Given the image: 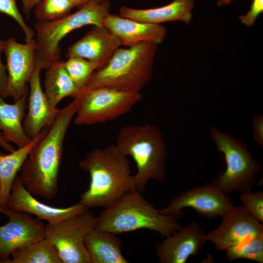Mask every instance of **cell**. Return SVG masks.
Segmentation results:
<instances>
[{
    "mask_svg": "<svg viewBox=\"0 0 263 263\" xmlns=\"http://www.w3.org/2000/svg\"><path fill=\"white\" fill-rule=\"evenodd\" d=\"M75 112V100L59 110L47 133L32 148L22 166L19 177L32 194L47 200L56 195L64 141Z\"/></svg>",
    "mask_w": 263,
    "mask_h": 263,
    "instance_id": "cell-1",
    "label": "cell"
},
{
    "mask_svg": "<svg viewBox=\"0 0 263 263\" xmlns=\"http://www.w3.org/2000/svg\"><path fill=\"white\" fill-rule=\"evenodd\" d=\"M79 167L90 177L89 188L79 201L88 208L105 207L134 188L129 161L115 144L90 151Z\"/></svg>",
    "mask_w": 263,
    "mask_h": 263,
    "instance_id": "cell-2",
    "label": "cell"
},
{
    "mask_svg": "<svg viewBox=\"0 0 263 263\" xmlns=\"http://www.w3.org/2000/svg\"><path fill=\"white\" fill-rule=\"evenodd\" d=\"M179 218L162 213L133 188L105 207L96 217L95 228L116 235L149 229L165 238L182 227Z\"/></svg>",
    "mask_w": 263,
    "mask_h": 263,
    "instance_id": "cell-3",
    "label": "cell"
},
{
    "mask_svg": "<svg viewBox=\"0 0 263 263\" xmlns=\"http://www.w3.org/2000/svg\"><path fill=\"white\" fill-rule=\"evenodd\" d=\"M115 145L134 161V187L138 191H144L150 180L164 181L168 151L158 127L149 124L125 126L119 130Z\"/></svg>",
    "mask_w": 263,
    "mask_h": 263,
    "instance_id": "cell-4",
    "label": "cell"
},
{
    "mask_svg": "<svg viewBox=\"0 0 263 263\" xmlns=\"http://www.w3.org/2000/svg\"><path fill=\"white\" fill-rule=\"evenodd\" d=\"M157 49V45L148 42L118 48L106 64L93 74L83 89L108 87L140 92L151 78Z\"/></svg>",
    "mask_w": 263,
    "mask_h": 263,
    "instance_id": "cell-5",
    "label": "cell"
},
{
    "mask_svg": "<svg viewBox=\"0 0 263 263\" xmlns=\"http://www.w3.org/2000/svg\"><path fill=\"white\" fill-rule=\"evenodd\" d=\"M108 0L91 1L76 12L58 20L38 22L34 25L36 61L46 70L61 57L60 42L71 32L82 27L104 26V20L110 14Z\"/></svg>",
    "mask_w": 263,
    "mask_h": 263,
    "instance_id": "cell-6",
    "label": "cell"
},
{
    "mask_svg": "<svg viewBox=\"0 0 263 263\" xmlns=\"http://www.w3.org/2000/svg\"><path fill=\"white\" fill-rule=\"evenodd\" d=\"M210 135L226 164L225 170L219 172L211 183L226 194L252 190L261 166L245 143L214 127L210 129Z\"/></svg>",
    "mask_w": 263,
    "mask_h": 263,
    "instance_id": "cell-7",
    "label": "cell"
},
{
    "mask_svg": "<svg viewBox=\"0 0 263 263\" xmlns=\"http://www.w3.org/2000/svg\"><path fill=\"white\" fill-rule=\"evenodd\" d=\"M140 92L100 87L83 89L74 98L76 125H90L114 120L129 112L142 99Z\"/></svg>",
    "mask_w": 263,
    "mask_h": 263,
    "instance_id": "cell-8",
    "label": "cell"
},
{
    "mask_svg": "<svg viewBox=\"0 0 263 263\" xmlns=\"http://www.w3.org/2000/svg\"><path fill=\"white\" fill-rule=\"evenodd\" d=\"M96 217L88 210L45 225V237L56 247L62 263H91L84 240L95 228Z\"/></svg>",
    "mask_w": 263,
    "mask_h": 263,
    "instance_id": "cell-9",
    "label": "cell"
},
{
    "mask_svg": "<svg viewBox=\"0 0 263 263\" xmlns=\"http://www.w3.org/2000/svg\"><path fill=\"white\" fill-rule=\"evenodd\" d=\"M234 206L231 198L210 183L182 192L160 211L180 218L182 210L190 207L202 217L212 219L221 217Z\"/></svg>",
    "mask_w": 263,
    "mask_h": 263,
    "instance_id": "cell-10",
    "label": "cell"
},
{
    "mask_svg": "<svg viewBox=\"0 0 263 263\" xmlns=\"http://www.w3.org/2000/svg\"><path fill=\"white\" fill-rule=\"evenodd\" d=\"M3 52L7 70L5 95L15 102L29 89L27 84L36 64L35 38L21 43L9 38L5 40Z\"/></svg>",
    "mask_w": 263,
    "mask_h": 263,
    "instance_id": "cell-11",
    "label": "cell"
},
{
    "mask_svg": "<svg viewBox=\"0 0 263 263\" xmlns=\"http://www.w3.org/2000/svg\"><path fill=\"white\" fill-rule=\"evenodd\" d=\"M216 228L206 234V240L217 251L227 248L263 233V225L256 220L243 205L234 206L221 217Z\"/></svg>",
    "mask_w": 263,
    "mask_h": 263,
    "instance_id": "cell-12",
    "label": "cell"
},
{
    "mask_svg": "<svg viewBox=\"0 0 263 263\" xmlns=\"http://www.w3.org/2000/svg\"><path fill=\"white\" fill-rule=\"evenodd\" d=\"M8 222L0 226V263H10L16 250L45 238L44 224L39 219L5 207Z\"/></svg>",
    "mask_w": 263,
    "mask_h": 263,
    "instance_id": "cell-13",
    "label": "cell"
},
{
    "mask_svg": "<svg viewBox=\"0 0 263 263\" xmlns=\"http://www.w3.org/2000/svg\"><path fill=\"white\" fill-rule=\"evenodd\" d=\"M206 233L196 221L164 238L155 246L156 255L161 263H186L204 247Z\"/></svg>",
    "mask_w": 263,
    "mask_h": 263,
    "instance_id": "cell-14",
    "label": "cell"
},
{
    "mask_svg": "<svg viewBox=\"0 0 263 263\" xmlns=\"http://www.w3.org/2000/svg\"><path fill=\"white\" fill-rule=\"evenodd\" d=\"M6 207L12 210L33 214L49 224L59 222L82 213L88 208L80 203L67 207L50 206L38 201L24 186L19 176L13 183Z\"/></svg>",
    "mask_w": 263,
    "mask_h": 263,
    "instance_id": "cell-15",
    "label": "cell"
},
{
    "mask_svg": "<svg viewBox=\"0 0 263 263\" xmlns=\"http://www.w3.org/2000/svg\"><path fill=\"white\" fill-rule=\"evenodd\" d=\"M121 45L119 38L104 26H93L80 39L68 48L66 57L87 59L96 64L99 69L106 64Z\"/></svg>",
    "mask_w": 263,
    "mask_h": 263,
    "instance_id": "cell-16",
    "label": "cell"
},
{
    "mask_svg": "<svg viewBox=\"0 0 263 263\" xmlns=\"http://www.w3.org/2000/svg\"><path fill=\"white\" fill-rule=\"evenodd\" d=\"M41 66L36 61L29 81L28 107L23 121L26 134L33 138L54 122L59 110L52 108L43 91L40 82Z\"/></svg>",
    "mask_w": 263,
    "mask_h": 263,
    "instance_id": "cell-17",
    "label": "cell"
},
{
    "mask_svg": "<svg viewBox=\"0 0 263 263\" xmlns=\"http://www.w3.org/2000/svg\"><path fill=\"white\" fill-rule=\"evenodd\" d=\"M103 25L125 47L141 42L158 45L167 35L166 28L161 24L143 22L110 13L104 19Z\"/></svg>",
    "mask_w": 263,
    "mask_h": 263,
    "instance_id": "cell-18",
    "label": "cell"
},
{
    "mask_svg": "<svg viewBox=\"0 0 263 263\" xmlns=\"http://www.w3.org/2000/svg\"><path fill=\"white\" fill-rule=\"evenodd\" d=\"M195 0H173L162 6L149 9H134L122 6L119 15L137 21L161 24L170 21L191 22Z\"/></svg>",
    "mask_w": 263,
    "mask_h": 263,
    "instance_id": "cell-19",
    "label": "cell"
},
{
    "mask_svg": "<svg viewBox=\"0 0 263 263\" xmlns=\"http://www.w3.org/2000/svg\"><path fill=\"white\" fill-rule=\"evenodd\" d=\"M29 89L13 104L5 102L0 94V130L5 140L18 148L27 145L32 139L25 132L23 121L27 107Z\"/></svg>",
    "mask_w": 263,
    "mask_h": 263,
    "instance_id": "cell-20",
    "label": "cell"
},
{
    "mask_svg": "<svg viewBox=\"0 0 263 263\" xmlns=\"http://www.w3.org/2000/svg\"><path fill=\"white\" fill-rule=\"evenodd\" d=\"M84 244L91 263H129L121 251V240L116 234L94 228L86 236Z\"/></svg>",
    "mask_w": 263,
    "mask_h": 263,
    "instance_id": "cell-21",
    "label": "cell"
},
{
    "mask_svg": "<svg viewBox=\"0 0 263 263\" xmlns=\"http://www.w3.org/2000/svg\"><path fill=\"white\" fill-rule=\"evenodd\" d=\"M48 128L43 129L25 146L8 154L0 155V185L2 200L5 205L14 181L32 148L46 134Z\"/></svg>",
    "mask_w": 263,
    "mask_h": 263,
    "instance_id": "cell-22",
    "label": "cell"
},
{
    "mask_svg": "<svg viewBox=\"0 0 263 263\" xmlns=\"http://www.w3.org/2000/svg\"><path fill=\"white\" fill-rule=\"evenodd\" d=\"M44 86V92L50 106L54 109L57 108L56 106L63 98L68 96L75 98L79 92L67 73L64 61L60 60L46 69Z\"/></svg>",
    "mask_w": 263,
    "mask_h": 263,
    "instance_id": "cell-23",
    "label": "cell"
},
{
    "mask_svg": "<svg viewBox=\"0 0 263 263\" xmlns=\"http://www.w3.org/2000/svg\"><path fill=\"white\" fill-rule=\"evenodd\" d=\"M10 263H62L53 244L43 238L12 252Z\"/></svg>",
    "mask_w": 263,
    "mask_h": 263,
    "instance_id": "cell-24",
    "label": "cell"
},
{
    "mask_svg": "<svg viewBox=\"0 0 263 263\" xmlns=\"http://www.w3.org/2000/svg\"><path fill=\"white\" fill-rule=\"evenodd\" d=\"M229 262L245 259L263 263V233L237 244L225 250Z\"/></svg>",
    "mask_w": 263,
    "mask_h": 263,
    "instance_id": "cell-25",
    "label": "cell"
},
{
    "mask_svg": "<svg viewBox=\"0 0 263 263\" xmlns=\"http://www.w3.org/2000/svg\"><path fill=\"white\" fill-rule=\"evenodd\" d=\"M75 7L72 0H41L35 7L37 21L50 22L61 19Z\"/></svg>",
    "mask_w": 263,
    "mask_h": 263,
    "instance_id": "cell-26",
    "label": "cell"
},
{
    "mask_svg": "<svg viewBox=\"0 0 263 263\" xmlns=\"http://www.w3.org/2000/svg\"><path fill=\"white\" fill-rule=\"evenodd\" d=\"M64 65L79 91L85 87L93 74L98 69L95 63L78 57L68 58L64 61Z\"/></svg>",
    "mask_w": 263,
    "mask_h": 263,
    "instance_id": "cell-27",
    "label": "cell"
},
{
    "mask_svg": "<svg viewBox=\"0 0 263 263\" xmlns=\"http://www.w3.org/2000/svg\"><path fill=\"white\" fill-rule=\"evenodd\" d=\"M17 0H0V12L12 18L22 30L25 41L35 38L34 30L26 23L17 6Z\"/></svg>",
    "mask_w": 263,
    "mask_h": 263,
    "instance_id": "cell-28",
    "label": "cell"
},
{
    "mask_svg": "<svg viewBox=\"0 0 263 263\" xmlns=\"http://www.w3.org/2000/svg\"><path fill=\"white\" fill-rule=\"evenodd\" d=\"M239 199L247 211L258 221L263 223V191L248 190L241 193Z\"/></svg>",
    "mask_w": 263,
    "mask_h": 263,
    "instance_id": "cell-29",
    "label": "cell"
},
{
    "mask_svg": "<svg viewBox=\"0 0 263 263\" xmlns=\"http://www.w3.org/2000/svg\"><path fill=\"white\" fill-rule=\"evenodd\" d=\"M263 12V0H253L249 10L245 15L240 16L239 19L244 25L250 27Z\"/></svg>",
    "mask_w": 263,
    "mask_h": 263,
    "instance_id": "cell-30",
    "label": "cell"
},
{
    "mask_svg": "<svg viewBox=\"0 0 263 263\" xmlns=\"http://www.w3.org/2000/svg\"><path fill=\"white\" fill-rule=\"evenodd\" d=\"M254 140L262 147L263 145V117L258 115L254 116L252 119Z\"/></svg>",
    "mask_w": 263,
    "mask_h": 263,
    "instance_id": "cell-31",
    "label": "cell"
},
{
    "mask_svg": "<svg viewBox=\"0 0 263 263\" xmlns=\"http://www.w3.org/2000/svg\"><path fill=\"white\" fill-rule=\"evenodd\" d=\"M5 40L0 39V94L5 98V89L7 80V75L6 73V66L1 62L0 59L1 54L3 52Z\"/></svg>",
    "mask_w": 263,
    "mask_h": 263,
    "instance_id": "cell-32",
    "label": "cell"
},
{
    "mask_svg": "<svg viewBox=\"0 0 263 263\" xmlns=\"http://www.w3.org/2000/svg\"><path fill=\"white\" fill-rule=\"evenodd\" d=\"M22 11L27 19L30 17L31 13L41 0H20Z\"/></svg>",
    "mask_w": 263,
    "mask_h": 263,
    "instance_id": "cell-33",
    "label": "cell"
},
{
    "mask_svg": "<svg viewBox=\"0 0 263 263\" xmlns=\"http://www.w3.org/2000/svg\"><path fill=\"white\" fill-rule=\"evenodd\" d=\"M0 147L6 151L11 152L16 150V149L9 142H8L1 132H0Z\"/></svg>",
    "mask_w": 263,
    "mask_h": 263,
    "instance_id": "cell-34",
    "label": "cell"
},
{
    "mask_svg": "<svg viewBox=\"0 0 263 263\" xmlns=\"http://www.w3.org/2000/svg\"><path fill=\"white\" fill-rule=\"evenodd\" d=\"M75 7L79 8L84 4L91 1H104L106 0H72Z\"/></svg>",
    "mask_w": 263,
    "mask_h": 263,
    "instance_id": "cell-35",
    "label": "cell"
},
{
    "mask_svg": "<svg viewBox=\"0 0 263 263\" xmlns=\"http://www.w3.org/2000/svg\"><path fill=\"white\" fill-rule=\"evenodd\" d=\"M234 0H218L217 5L218 6H224L229 4Z\"/></svg>",
    "mask_w": 263,
    "mask_h": 263,
    "instance_id": "cell-36",
    "label": "cell"
},
{
    "mask_svg": "<svg viewBox=\"0 0 263 263\" xmlns=\"http://www.w3.org/2000/svg\"><path fill=\"white\" fill-rule=\"evenodd\" d=\"M6 207V205L4 203L1 194L0 185V213L2 212L3 210Z\"/></svg>",
    "mask_w": 263,
    "mask_h": 263,
    "instance_id": "cell-37",
    "label": "cell"
},
{
    "mask_svg": "<svg viewBox=\"0 0 263 263\" xmlns=\"http://www.w3.org/2000/svg\"><path fill=\"white\" fill-rule=\"evenodd\" d=\"M1 154H2V153L1 152H0V155Z\"/></svg>",
    "mask_w": 263,
    "mask_h": 263,
    "instance_id": "cell-38",
    "label": "cell"
}]
</instances>
